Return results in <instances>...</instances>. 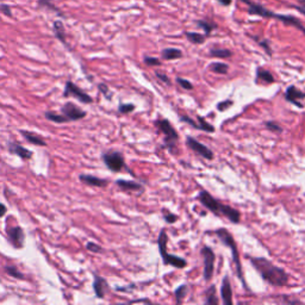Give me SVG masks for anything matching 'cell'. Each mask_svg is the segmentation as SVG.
Here are the masks:
<instances>
[{"label": "cell", "mask_w": 305, "mask_h": 305, "mask_svg": "<svg viewBox=\"0 0 305 305\" xmlns=\"http://www.w3.org/2000/svg\"><path fill=\"white\" fill-rule=\"evenodd\" d=\"M86 248H87L90 251H92V253H100V251L103 250L100 245L93 244V242H88V244H86Z\"/></svg>", "instance_id": "cell-41"}, {"label": "cell", "mask_w": 305, "mask_h": 305, "mask_svg": "<svg viewBox=\"0 0 305 305\" xmlns=\"http://www.w3.org/2000/svg\"><path fill=\"white\" fill-rule=\"evenodd\" d=\"M98 90L102 92L103 94H104V97L106 99H111V91L109 90V87L105 84H99L98 85Z\"/></svg>", "instance_id": "cell-39"}, {"label": "cell", "mask_w": 305, "mask_h": 305, "mask_svg": "<svg viewBox=\"0 0 305 305\" xmlns=\"http://www.w3.org/2000/svg\"><path fill=\"white\" fill-rule=\"evenodd\" d=\"M8 152L13 154V155H17L18 158L24 160V161H28V160H30L32 158L31 150H29L28 148L20 146V144L16 143V142H10V143H8Z\"/></svg>", "instance_id": "cell-16"}, {"label": "cell", "mask_w": 305, "mask_h": 305, "mask_svg": "<svg viewBox=\"0 0 305 305\" xmlns=\"http://www.w3.org/2000/svg\"><path fill=\"white\" fill-rule=\"evenodd\" d=\"M254 38H255V40L257 41V42H259L260 46H261L262 48L265 49L266 52H267V54H268V55H272V50H271V47H269L268 41H260V40H257L256 37H254Z\"/></svg>", "instance_id": "cell-43"}, {"label": "cell", "mask_w": 305, "mask_h": 305, "mask_svg": "<svg viewBox=\"0 0 305 305\" xmlns=\"http://www.w3.org/2000/svg\"><path fill=\"white\" fill-rule=\"evenodd\" d=\"M221 297L223 304L226 305H232L233 304V290H232V284H230L229 277H224L222 280V286H221Z\"/></svg>", "instance_id": "cell-17"}, {"label": "cell", "mask_w": 305, "mask_h": 305, "mask_svg": "<svg viewBox=\"0 0 305 305\" xmlns=\"http://www.w3.org/2000/svg\"><path fill=\"white\" fill-rule=\"evenodd\" d=\"M93 290L96 293V297L99 299H104L105 293L109 291V284L104 278L99 277V275L94 274V281H93Z\"/></svg>", "instance_id": "cell-18"}, {"label": "cell", "mask_w": 305, "mask_h": 305, "mask_svg": "<svg viewBox=\"0 0 305 305\" xmlns=\"http://www.w3.org/2000/svg\"><path fill=\"white\" fill-rule=\"evenodd\" d=\"M143 62L149 67L161 66V61H160L158 58H153V56H144Z\"/></svg>", "instance_id": "cell-34"}, {"label": "cell", "mask_w": 305, "mask_h": 305, "mask_svg": "<svg viewBox=\"0 0 305 305\" xmlns=\"http://www.w3.org/2000/svg\"><path fill=\"white\" fill-rule=\"evenodd\" d=\"M155 126L158 128L159 131L162 132L165 136L164 142L166 148H167L171 153H176L177 142L179 140V134H178L177 130L174 129V126L172 125L170 121L161 118V120L155 121Z\"/></svg>", "instance_id": "cell-6"}, {"label": "cell", "mask_w": 305, "mask_h": 305, "mask_svg": "<svg viewBox=\"0 0 305 305\" xmlns=\"http://www.w3.org/2000/svg\"><path fill=\"white\" fill-rule=\"evenodd\" d=\"M44 117H46V120L50 121V122H54L58 124H62V123H68L69 121L67 120L66 117L63 116V115H58L54 111H46L44 112Z\"/></svg>", "instance_id": "cell-23"}, {"label": "cell", "mask_w": 305, "mask_h": 305, "mask_svg": "<svg viewBox=\"0 0 305 305\" xmlns=\"http://www.w3.org/2000/svg\"><path fill=\"white\" fill-rule=\"evenodd\" d=\"M209 69L217 74H227L228 70H229V66L223 63V62H214V63L210 64Z\"/></svg>", "instance_id": "cell-26"}, {"label": "cell", "mask_w": 305, "mask_h": 305, "mask_svg": "<svg viewBox=\"0 0 305 305\" xmlns=\"http://www.w3.org/2000/svg\"><path fill=\"white\" fill-rule=\"evenodd\" d=\"M215 234L218 236V239L221 240L222 244L228 245V247L230 248V250H232L233 260L236 266V273H238V277H239V279L241 280L242 285H244V289H247V284H245L244 278V271H242V263H241V260H240L239 248H238V244H236L235 240H234L233 238V235L228 232L226 228H220V229L216 230Z\"/></svg>", "instance_id": "cell-4"}, {"label": "cell", "mask_w": 305, "mask_h": 305, "mask_svg": "<svg viewBox=\"0 0 305 305\" xmlns=\"http://www.w3.org/2000/svg\"><path fill=\"white\" fill-rule=\"evenodd\" d=\"M115 183L118 186V188L123 192H140L143 193L144 186L140 183L132 182V180H124V179H118L115 182Z\"/></svg>", "instance_id": "cell-14"}, {"label": "cell", "mask_w": 305, "mask_h": 305, "mask_svg": "<svg viewBox=\"0 0 305 305\" xmlns=\"http://www.w3.org/2000/svg\"><path fill=\"white\" fill-rule=\"evenodd\" d=\"M38 5H40L41 7L48 8V10H50V11H54V12L59 13V16H63L61 11L55 6L54 2H53V0H38Z\"/></svg>", "instance_id": "cell-29"}, {"label": "cell", "mask_w": 305, "mask_h": 305, "mask_svg": "<svg viewBox=\"0 0 305 305\" xmlns=\"http://www.w3.org/2000/svg\"><path fill=\"white\" fill-rule=\"evenodd\" d=\"M177 82L182 86L183 90H187V91L193 90V85H192V82L188 81V80L183 79V78H177Z\"/></svg>", "instance_id": "cell-37"}, {"label": "cell", "mask_w": 305, "mask_h": 305, "mask_svg": "<svg viewBox=\"0 0 305 305\" xmlns=\"http://www.w3.org/2000/svg\"><path fill=\"white\" fill-rule=\"evenodd\" d=\"M230 105H233V102H232V100H226V102L220 103V104L217 105V109H218V110H220V111H224V110H226V109L229 108Z\"/></svg>", "instance_id": "cell-44"}, {"label": "cell", "mask_w": 305, "mask_h": 305, "mask_svg": "<svg viewBox=\"0 0 305 305\" xmlns=\"http://www.w3.org/2000/svg\"><path fill=\"white\" fill-rule=\"evenodd\" d=\"M0 12H1L2 14H5L6 17H12V10H11L10 5H6V4L0 5Z\"/></svg>", "instance_id": "cell-40"}, {"label": "cell", "mask_w": 305, "mask_h": 305, "mask_svg": "<svg viewBox=\"0 0 305 305\" xmlns=\"http://www.w3.org/2000/svg\"><path fill=\"white\" fill-rule=\"evenodd\" d=\"M201 256H203L204 261V280L210 281L214 277V271H215V260L216 255L214 250L209 247V245H204L200 250Z\"/></svg>", "instance_id": "cell-8"}, {"label": "cell", "mask_w": 305, "mask_h": 305, "mask_svg": "<svg viewBox=\"0 0 305 305\" xmlns=\"http://www.w3.org/2000/svg\"><path fill=\"white\" fill-rule=\"evenodd\" d=\"M197 121H198V124H199V130H203V131H206V132H214L215 131L214 126H212L210 123L206 122V121L204 120L203 117L197 116Z\"/></svg>", "instance_id": "cell-32"}, {"label": "cell", "mask_w": 305, "mask_h": 305, "mask_svg": "<svg viewBox=\"0 0 305 305\" xmlns=\"http://www.w3.org/2000/svg\"><path fill=\"white\" fill-rule=\"evenodd\" d=\"M304 98H305L304 92L296 87L295 85H291L287 87V90L285 92V99L289 103L296 105L299 109H303V104H302L301 100H303Z\"/></svg>", "instance_id": "cell-13"}, {"label": "cell", "mask_w": 305, "mask_h": 305, "mask_svg": "<svg viewBox=\"0 0 305 305\" xmlns=\"http://www.w3.org/2000/svg\"><path fill=\"white\" fill-rule=\"evenodd\" d=\"M61 114L63 115L69 122H76V121L84 120L86 115H87V112L78 108L74 103L67 102L61 106Z\"/></svg>", "instance_id": "cell-10"}, {"label": "cell", "mask_w": 305, "mask_h": 305, "mask_svg": "<svg viewBox=\"0 0 305 305\" xmlns=\"http://www.w3.org/2000/svg\"><path fill=\"white\" fill-rule=\"evenodd\" d=\"M265 126L269 130V131H272V132H281V131H283V128H281V126L277 122H273V121H268V122H265Z\"/></svg>", "instance_id": "cell-35"}, {"label": "cell", "mask_w": 305, "mask_h": 305, "mask_svg": "<svg viewBox=\"0 0 305 305\" xmlns=\"http://www.w3.org/2000/svg\"><path fill=\"white\" fill-rule=\"evenodd\" d=\"M180 121H182V122H183V123L189 124V125H191L192 128L199 130V124H198V122H194V121L192 120L191 117L186 116V115H182V116H180Z\"/></svg>", "instance_id": "cell-38"}, {"label": "cell", "mask_w": 305, "mask_h": 305, "mask_svg": "<svg viewBox=\"0 0 305 305\" xmlns=\"http://www.w3.org/2000/svg\"><path fill=\"white\" fill-rule=\"evenodd\" d=\"M249 257V261L253 265V267L259 272L262 279L267 281L269 285L283 287L289 283V274H287V272L275 266L269 260L265 259V257Z\"/></svg>", "instance_id": "cell-1"}, {"label": "cell", "mask_w": 305, "mask_h": 305, "mask_svg": "<svg viewBox=\"0 0 305 305\" xmlns=\"http://www.w3.org/2000/svg\"><path fill=\"white\" fill-rule=\"evenodd\" d=\"M102 160L104 165L114 173H120L124 168L129 171V168L125 166V160H124L123 154L118 150H109V152L103 153Z\"/></svg>", "instance_id": "cell-7"}, {"label": "cell", "mask_w": 305, "mask_h": 305, "mask_svg": "<svg viewBox=\"0 0 305 305\" xmlns=\"http://www.w3.org/2000/svg\"><path fill=\"white\" fill-rule=\"evenodd\" d=\"M185 36L189 41V42L193 43V44H203L204 42H205V40H206V35L198 34V32L186 31L185 32Z\"/></svg>", "instance_id": "cell-24"}, {"label": "cell", "mask_w": 305, "mask_h": 305, "mask_svg": "<svg viewBox=\"0 0 305 305\" xmlns=\"http://www.w3.org/2000/svg\"><path fill=\"white\" fill-rule=\"evenodd\" d=\"M218 1H220L223 6H229V5L232 4V0H218Z\"/></svg>", "instance_id": "cell-47"}, {"label": "cell", "mask_w": 305, "mask_h": 305, "mask_svg": "<svg viewBox=\"0 0 305 305\" xmlns=\"http://www.w3.org/2000/svg\"><path fill=\"white\" fill-rule=\"evenodd\" d=\"M188 291V287L186 284H183V285H180L178 289L176 290V292H174V295H176V301L177 304H182L183 298H185V296L187 295Z\"/></svg>", "instance_id": "cell-28"}, {"label": "cell", "mask_w": 305, "mask_h": 305, "mask_svg": "<svg viewBox=\"0 0 305 305\" xmlns=\"http://www.w3.org/2000/svg\"><path fill=\"white\" fill-rule=\"evenodd\" d=\"M79 180L85 185L92 186V187H106L109 183L108 179H102V178L91 176V174H80Z\"/></svg>", "instance_id": "cell-15"}, {"label": "cell", "mask_w": 305, "mask_h": 305, "mask_svg": "<svg viewBox=\"0 0 305 305\" xmlns=\"http://www.w3.org/2000/svg\"><path fill=\"white\" fill-rule=\"evenodd\" d=\"M186 144H187V147L192 150V152L198 154V155L201 156V158L206 160L214 159V153H212V150L206 146H204L203 143H200V142L195 140V138L191 137V136H187V137H186Z\"/></svg>", "instance_id": "cell-11"}, {"label": "cell", "mask_w": 305, "mask_h": 305, "mask_svg": "<svg viewBox=\"0 0 305 305\" xmlns=\"http://www.w3.org/2000/svg\"><path fill=\"white\" fill-rule=\"evenodd\" d=\"M4 268H5V272H6L8 275H11V277L16 278V279H19V280L24 279V274H23L18 268L14 267V266H5Z\"/></svg>", "instance_id": "cell-30"}, {"label": "cell", "mask_w": 305, "mask_h": 305, "mask_svg": "<svg viewBox=\"0 0 305 305\" xmlns=\"http://www.w3.org/2000/svg\"><path fill=\"white\" fill-rule=\"evenodd\" d=\"M135 111V105L134 104H121L118 106V114L121 115H126L130 112Z\"/></svg>", "instance_id": "cell-36"}, {"label": "cell", "mask_w": 305, "mask_h": 305, "mask_svg": "<svg viewBox=\"0 0 305 305\" xmlns=\"http://www.w3.org/2000/svg\"><path fill=\"white\" fill-rule=\"evenodd\" d=\"M6 212H7V208H6V206H5L4 204L0 203V218L4 217Z\"/></svg>", "instance_id": "cell-46"}, {"label": "cell", "mask_w": 305, "mask_h": 305, "mask_svg": "<svg viewBox=\"0 0 305 305\" xmlns=\"http://www.w3.org/2000/svg\"><path fill=\"white\" fill-rule=\"evenodd\" d=\"M162 215H164L165 221L170 224L176 223V222L178 221V216L176 214H172L170 210H167V209H162Z\"/></svg>", "instance_id": "cell-33"}, {"label": "cell", "mask_w": 305, "mask_h": 305, "mask_svg": "<svg viewBox=\"0 0 305 305\" xmlns=\"http://www.w3.org/2000/svg\"><path fill=\"white\" fill-rule=\"evenodd\" d=\"M210 55L212 58H220V59H228L233 55V53L228 49H220V48H212L210 50Z\"/></svg>", "instance_id": "cell-27"}, {"label": "cell", "mask_w": 305, "mask_h": 305, "mask_svg": "<svg viewBox=\"0 0 305 305\" xmlns=\"http://www.w3.org/2000/svg\"><path fill=\"white\" fill-rule=\"evenodd\" d=\"M197 24L199 28L203 29L206 36H209V35L211 34V31L216 28V25L214 24V23H209V22H206V20H197Z\"/></svg>", "instance_id": "cell-31"}, {"label": "cell", "mask_w": 305, "mask_h": 305, "mask_svg": "<svg viewBox=\"0 0 305 305\" xmlns=\"http://www.w3.org/2000/svg\"><path fill=\"white\" fill-rule=\"evenodd\" d=\"M197 199L199 200V203L204 208H206L209 211H211L212 214L216 216H220V217H226L228 221H230L234 224H238L241 221V214H240L239 210L232 208L230 205L221 203L217 199H215L208 191L203 189L199 192Z\"/></svg>", "instance_id": "cell-2"}, {"label": "cell", "mask_w": 305, "mask_h": 305, "mask_svg": "<svg viewBox=\"0 0 305 305\" xmlns=\"http://www.w3.org/2000/svg\"><path fill=\"white\" fill-rule=\"evenodd\" d=\"M155 75H156V78H158V79L160 80V81L164 82V84L171 85V80H170V78H168L167 75H166V74L160 73V72H156V73H155Z\"/></svg>", "instance_id": "cell-42"}, {"label": "cell", "mask_w": 305, "mask_h": 305, "mask_svg": "<svg viewBox=\"0 0 305 305\" xmlns=\"http://www.w3.org/2000/svg\"><path fill=\"white\" fill-rule=\"evenodd\" d=\"M167 244H168V236L167 233H166L165 229H162L159 234V239H158V245H159V251L160 255L162 257V261H164L165 265H171L176 268H185L187 266V261L183 257L173 255V254H170L167 251Z\"/></svg>", "instance_id": "cell-5"}, {"label": "cell", "mask_w": 305, "mask_h": 305, "mask_svg": "<svg viewBox=\"0 0 305 305\" xmlns=\"http://www.w3.org/2000/svg\"><path fill=\"white\" fill-rule=\"evenodd\" d=\"M263 82V84H273L275 81L274 76L272 75L271 72H268L267 69H263V68L259 67L256 69V82Z\"/></svg>", "instance_id": "cell-21"}, {"label": "cell", "mask_w": 305, "mask_h": 305, "mask_svg": "<svg viewBox=\"0 0 305 305\" xmlns=\"http://www.w3.org/2000/svg\"><path fill=\"white\" fill-rule=\"evenodd\" d=\"M8 241L10 244L13 245L16 249H22L23 245H24V232L19 226L7 228L6 229Z\"/></svg>", "instance_id": "cell-12"}, {"label": "cell", "mask_w": 305, "mask_h": 305, "mask_svg": "<svg viewBox=\"0 0 305 305\" xmlns=\"http://www.w3.org/2000/svg\"><path fill=\"white\" fill-rule=\"evenodd\" d=\"M298 2L301 5H295V7H297L298 11L305 14V0H298Z\"/></svg>", "instance_id": "cell-45"}, {"label": "cell", "mask_w": 305, "mask_h": 305, "mask_svg": "<svg viewBox=\"0 0 305 305\" xmlns=\"http://www.w3.org/2000/svg\"><path fill=\"white\" fill-rule=\"evenodd\" d=\"M53 31H54L55 37L58 38L62 44L68 47L66 40V29H64V25L62 24V22H60V20H55L54 24H53Z\"/></svg>", "instance_id": "cell-20"}, {"label": "cell", "mask_w": 305, "mask_h": 305, "mask_svg": "<svg viewBox=\"0 0 305 305\" xmlns=\"http://www.w3.org/2000/svg\"><path fill=\"white\" fill-rule=\"evenodd\" d=\"M242 1L245 2L248 5V13L249 14H256V16L263 17V18H274V19H279L283 23H285L286 25H292L295 28H297L298 30H301L303 34H305V28L302 24V22L298 18L292 16H285V14H278L272 12V11H268L267 8H265L262 5L256 4V2L250 1V0H242Z\"/></svg>", "instance_id": "cell-3"}, {"label": "cell", "mask_w": 305, "mask_h": 305, "mask_svg": "<svg viewBox=\"0 0 305 305\" xmlns=\"http://www.w3.org/2000/svg\"><path fill=\"white\" fill-rule=\"evenodd\" d=\"M205 304H210V305L218 304V299L217 297H216V286L215 285H211L208 290H206Z\"/></svg>", "instance_id": "cell-25"}, {"label": "cell", "mask_w": 305, "mask_h": 305, "mask_svg": "<svg viewBox=\"0 0 305 305\" xmlns=\"http://www.w3.org/2000/svg\"><path fill=\"white\" fill-rule=\"evenodd\" d=\"M161 55H162V59H165V60H167V61L178 60V59L183 58V52L177 48H166L162 50Z\"/></svg>", "instance_id": "cell-22"}, {"label": "cell", "mask_w": 305, "mask_h": 305, "mask_svg": "<svg viewBox=\"0 0 305 305\" xmlns=\"http://www.w3.org/2000/svg\"><path fill=\"white\" fill-rule=\"evenodd\" d=\"M63 97H73L75 99H78L79 102H81L82 104H92L93 103V99H92L91 96H88L85 91H82L81 88L78 87L73 81H67L66 86H64V91H63Z\"/></svg>", "instance_id": "cell-9"}, {"label": "cell", "mask_w": 305, "mask_h": 305, "mask_svg": "<svg viewBox=\"0 0 305 305\" xmlns=\"http://www.w3.org/2000/svg\"><path fill=\"white\" fill-rule=\"evenodd\" d=\"M19 132L22 134L23 137L29 142V143L34 144V146H37V147H47V142L44 141L41 136L35 134V132L28 131V130H20Z\"/></svg>", "instance_id": "cell-19"}]
</instances>
